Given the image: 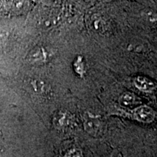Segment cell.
<instances>
[{
  "mask_svg": "<svg viewBox=\"0 0 157 157\" xmlns=\"http://www.w3.org/2000/svg\"><path fill=\"white\" fill-rule=\"evenodd\" d=\"M120 104L125 108H131L139 103L137 98L133 93H125L121 96L119 100Z\"/></svg>",
  "mask_w": 157,
  "mask_h": 157,
  "instance_id": "obj_4",
  "label": "cell"
},
{
  "mask_svg": "<svg viewBox=\"0 0 157 157\" xmlns=\"http://www.w3.org/2000/svg\"><path fill=\"white\" fill-rule=\"evenodd\" d=\"M135 84L136 87L142 91H151L155 87L154 82L144 76H137V78H135Z\"/></svg>",
  "mask_w": 157,
  "mask_h": 157,
  "instance_id": "obj_3",
  "label": "cell"
},
{
  "mask_svg": "<svg viewBox=\"0 0 157 157\" xmlns=\"http://www.w3.org/2000/svg\"><path fill=\"white\" fill-rule=\"evenodd\" d=\"M84 129L90 135H98L102 132V122L93 116H89L84 119Z\"/></svg>",
  "mask_w": 157,
  "mask_h": 157,
  "instance_id": "obj_1",
  "label": "cell"
},
{
  "mask_svg": "<svg viewBox=\"0 0 157 157\" xmlns=\"http://www.w3.org/2000/svg\"><path fill=\"white\" fill-rule=\"evenodd\" d=\"M113 157H124V155L122 152L119 151H117L113 154Z\"/></svg>",
  "mask_w": 157,
  "mask_h": 157,
  "instance_id": "obj_9",
  "label": "cell"
},
{
  "mask_svg": "<svg viewBox=\"0 0 157 157\" xmlns=\"http://www.w3.org/2000/svg\"><path fill=\"white\" fill-rule=\"evenodd\" d=\"M91 26L93 30L102 32L106 29V22L101 15H95L91 18Z\"/></svg>",
  "mask_w": 157,
  "mask_h": 157,
  "instance_id": "obj_5",
  "label": "cell"
},
{
  "mask_svg": "<svg viewBox=\"0 0 157 157\" xmlns=\"http://www.w3.org/2000/svg\"><path fill=\"white\" fill-rule=\"evenodd\" d=\"M134 115L138 120L144 121V122H149L154 119L155 113L150 107L140 106L135 109Z\"/></svg>",
  "mask_w": 157,
  "mask_h": 157,
  "instance_id": "obj_2",
  "label": "cell"
},
{
  "mask_svg": "<svg viewBox=\"0 0 157 157\" xmlns=\"http://www.w3.org/2000/svg\"><path fill=\"white\" fill-rule=\"evenodd\" d=\"M56 123L57 125L60 127H66L69 124L71 121V117L69 115V113L66 112H60L57 114L55 119Z\"/></svg>",
  "mask_w": 157,
  "mask_h": 157,
  "instance_id": "obj_6",
  "label": "cell"
},
{
  "mask_svg": "<svg viewBox=\"0 0 157 157\" xmlns=\"http://www.w3.org/2000/svg\"><path fill=\"white\" fill-rule=\"evenodd\" d=\"M32 86L35 91L38 93H44L47 90V84L41 80H35L33 82Z\"/></svg>",
  "mask_w": 157,
  "mask_h": 157,
  "instance_id": "obj_8",
  "label": "cell"
},
{
  "mask_svg": "<svg viewBox=\"0 0 157 157\" xmlns=\"http://www.w3.org/2000/svg\"><path fill=\"white\" fill-rule=\"evenodd\" d=\"M31 58L34 62L44 61L45 58L44 51H43L42 49H36V50H34L31 55Z\"/></svg>",
  "mask_w": 157,
  "mask_h": 157,
  "instance_id": "obj_7",
  "label": "cell"
}]
</instances>
